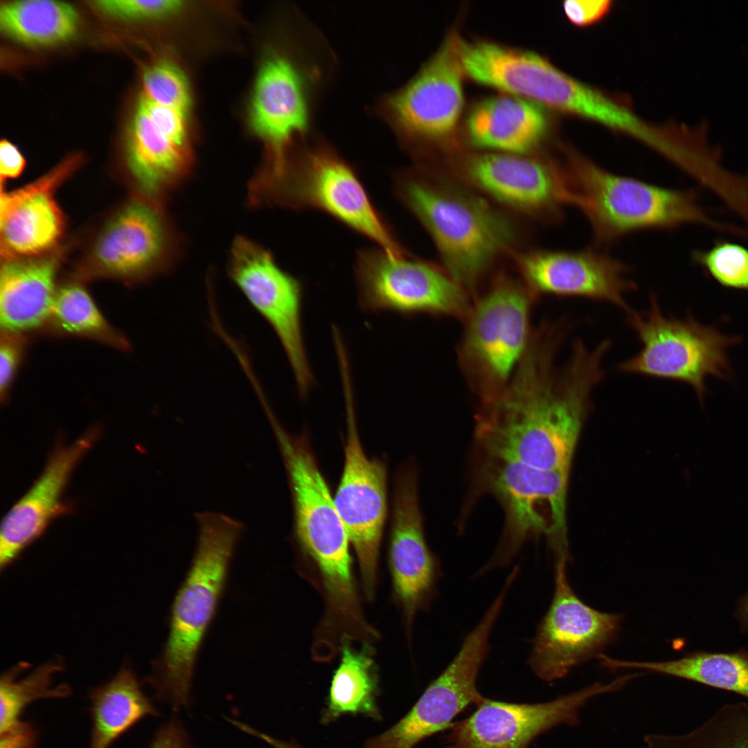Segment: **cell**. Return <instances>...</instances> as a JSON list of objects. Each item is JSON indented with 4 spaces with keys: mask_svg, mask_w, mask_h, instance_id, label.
<instances>
[{
    "mask_svg": "<svg viewBox=\"0 0 748 748\" xmlns=\"http://www.w3.org/2000/svg\"><path fill=\"white\" fill-rule=\"evenodd\" d=\"M143 89L142 93L153 101L189 111L188 82L182 70L170 60H159L145 69Z\"/></svg>",
    "mask_w": 748,
    "mask_h": 748,
    "instance_id": "obj_35",
    "label": "cell"
},
{
    "mask_svg": "<svg viewBox=\"0 0 748 748\" xmlns=\"http://www.w3.org/2000/svg\"><path fill=\"white\" fill-rule=\"evenodd\" d=\"M25 166V160L15 145L6 139L0 143V173L3 179L18 177Z\"/></svg>",
    "mask_w": 748,
    "mask_h": 748,
    "instance_id": "obj_42",
    "label": "cell"
},
{
    "mask_svg": "<svg viewBox=\"0 0 748 748\" xmlns=\"http://www.w3.org/2000/svg\"><path fill=\"white\" fill-rule=\"evenodd\" d=\"M694 256L720 284L748 291V249L723 242Z\"/></svg>",
    "mask_w": 748,
    "mask_h": 748,
    "instance_id": "obj_36",
    "label": "cell"
},
{
    "mask_svg": "<svg viewBox=\"0 0 748 748\" xmlns=\"http://www.w3.org/2000/svg\"><path fill=\"white\" fill-rule=\"evenodd\" d=\"M743 625L748 628V594L744 597L738 610Z\"/></svg>",
    "mask_w": 748,
    "mask_h": 748,
    "instance_id": "obj_44",
    "label": "cell"
},
{
    "mask_svg": "<svg viewBox=\"0 0 748 748\" xmlns=\"http://www.w3.org/2000/svg\"><path fill=\"white\" fill-rule=\"evenodd\" d=\"M544 107L592 120L651 148L660 138V130L650 127L627 108L558 69L553 76Z\"/></svg>",
    "mask_w": 748,
    "mask_h": 748,
    "instance_id": "obj_28",
    "label": "cell"
},
{
    "mask_svg": "<svg viewBox=\"0 0 748 748\" xmlns=\"http://www.w3.org/2000/svg\"><path fill=\"white\" fill-rule=\"evenodd\" d=\"M567 560H555L550 607L533 640L528 664L541 679L564 677L574 667L599 655L616 638L620 614L596 610L573 591L567 576Z\"/></svg>",
    "mask_w": 748,
    "mask_h": 748,
    "instance_id": "obj_13",
    "label": "cell"
},
{
    "mask_svg": "<svg viewBox=\"0 0 748 748\" xmlns=\"http://www.w3.org/2000/svg\"><path fill=\"white\" fill-rule=\"evenodd\" d=\"M179 247L177 234L163 214L148 203L135 202L100 234L94 263L98 274L139 278L172 264Z\"/></svg>",
    "mask_w": 748,
    "mask_h": 748,
    "instance_id": "obj_21",
    "label": "cell"
},
{
    "mask_svg": "<svg viewBox=\"0 0 748 748\" xmlns=\"http://www.w3.org/2000/svg\"><path fill=\"white\" fill-rule=\"evenodd\" d=\"M341 654L331 682L326 718H335L346 713H361L377 718V681L371 647L365 642L356 648L350 639L344 636Z\"/></svg>",
    "mask_w": 748,
    "mask_h": 748,
    "instance_id": "obj_32",
    "label": "cell"
},
{
    "mask_svg": "<svg viewBox=\"0 0 748 748\" xmlns=\"http://www.w3.org/2000/svg\"><path fill=\"white\" fill-rule=\"evenodd\" d=\"M475 470L477 495L495 497L504 511V526L484 572L510 562L526 540L544 535L555 559L568 558L566 500L569 474L542 470L480 452Z\"/></svg>",
    "mask_w": 748,
    "mask_h": 748,
    "instance_id": "obj_6",
    "label": "cell"
},
{
    "mask_svg": "<svg viewBox=\"0 0 748 748\" xmlns=\"http://www.w3.org/2000/svg\"><path fill=\"white\" fill-rule=\"evenodd\" d=\"M28 666V664L21 662L1 675L0 732L21 720V714L32 702L63 698L71 693L66 684L53 685L54 676L63 670L60 659H51L19 679V675Z\"/></svg>",
    "mask_w": 748,
    "mask_h": 748,
    "instance_id": "obj_33",
    "label": "cell"
},
{
    "mask_svg": "<svg viewBox=\"0 0 748 748\" xmlns=\"http://www.w3.org/2000/svg\"><path fill=\"white\" fill-rule=\"evenodd\" d=\"M643 741L645 748H748V704H725L692 731L649 734Z\"/></svg>",
    "mask_w": 748,
    "mask_h": 748,
    "instance_id": "obj_34",
    "label": "cell"
},
{
    "mask_svg": "<svg viewBox=\"0 0 748 748\" xmlns=\"http://www.w3.org/2000/svg\"><path fill=\"white\" fill-rule=\"evenodd\" d=\"M91 4L102 14L123 20L161 19L177 13L184 7V2L172 0L95 1Z\"/></svg>",
    "mask_w": 748,
    "mask_h": 748,
    "instance_id": "obj_37",
    "label": "cell"
},
{
    "mask_svg": "<svg viewBox=\"0 0 748 748\" xmlns=\"http://www.w3.org/2000/svg\"><path fill=\"white\" fill-rule=\"evenodd\" d=\"M79 16L71 4L51 0L8 1L0 8V28L11 39L32 47H49L71 40Z\"/></svg>",
    "mask_w": 748,
    "mask_h": 748,
    "instance_id": "obj_30",
    "label": "cell"
},
{
    "mask_svg": "<svg viewBox=\"0 0 748 748\" xmlns=\"http://www.w3.org/2000/svg\"><path fill=\"white\" fill-rule=\"evenodd\" d=\"M515 265L537 294L605 301L632 310L625 295L636 290L630 267L594 248L576 251L535 249L513 253Z\"/></svg>",
    "mask_w": 748,
    "mask_h": 748,
    "instance_id": "obj_19",
    "label": "cell"
},
{
    "mask_svg": "<svg viewBox=\"0 0 748 748\" xmlns=\"http://www.w3.org/2000/svg\"><path fill=\"white\" fill-rule=\"evenodd\" d=\"M250 199L256 204L320 209L373 240L388 254H404L355 171L325 144L305 148L293 161L288 158L281 172L256 188Z\"/></svg>",
    "mask_w": 748,
    "mask_h": 748,
    "instance_id": "obj_7",
    "label": "cell"
},
{
    "mask_svg": "<svg viewBox=\"0 0 748 748\" xmlns=\"http://www.w3.org/2000/svg\"><path fill=\"white\" fill-rule=\"evenodd\" d=\"M562 166L566 204L585 216L598 246L641 230L703 220L691 193L609 172L573 152Z\"/></svg>",
    "mask_w": 748,
    "mask_h": 748,
    "instance_id": "obj_4",
    "label": "cell"
},
{
    "mask_svg": "<svg viewBox=\"0 0 748 748\" xmlns=\"http://www.w3.org/2000/svg\"><path fill=\"white\" fill-rule=\"evenodd\" d=\"M96 432L57 449L42 474L6 515L1 524L0 567L7 568L46 528L60 510L65 485L82 456L91 447Z\"/></svg>",
    "mask_w": 748,
    "mask_h": 748,
    "instance_id": "obj_23",
    "label": "cell"
},
{
    "mask_svg": "<svg viewBox=\"0 0 748 748\" xmlns=\"http://www.w3.org/2000/svg\"><path fill=\"white\" fill-rule=\"evenodd\" d=\"M54 258L6 260L0 276L1 331L43 332L58 287Z\"/></svg>",
    "mask_w": 748,
    "mask_h": 748,
    "instance_id": "obj_25",
    "label": "cell"
},
{
    "mask_svg": "<svg viewBox=\"0 0 748 748\" xmlns=\"http://www.w3.org/2000/svg\"><path fill=\"white\" fill-rule=\"evenodd\" d=\"M463 130L465 141L477 150L533 154L547 139L550 121L542 105L499 92L472 105Z\"/></svg>",
    "mask_w": 748,
    "mask_h": 748,
    "instance_id": "obj_22",
    "label": "cell"
},
{
    "mask_svg": "<svg viewBox=\"0 0 748 748\" xmlns=\"http://www.w3.org/2000/svg\"><path fill=\"white\" fill-rule=\"evenodd\" d=\"M563 337L543 332L515 377L477 418L479 452L542 470L569 473L595 388L605 375V356L578 343L565 365L553 367Z\"/></svg>",
    "mask_w": 748,
    "mask_h": 748,
    "instance_id": "obj_1",
    "label": "cell"
},
{
    "mask_svg": "<svg viewBox=\"0 0 748 748\" xmlns=\"http://www.w3.org/2000/svg\"><path fill=\"white\" fill-rule=\"evenodd\" d=\"M357 300L366 312L462 314L467 308L463 287L426 261L367 250L355 266Z\"/></svg>",
    "mask_w": 748,
    "mask_h": 748,
    "instance_id": "obj_12",
    "label": "cell"
},
{
    "mask_svg": "<svg viewBox=\"0 0 748 748\" xmlns=\"http://www.w3.org/2000/svg\"><path fill=\"white\" fill-rule=\"evenodd\" d=\"M562 7L571 23L578 26H586L602 19L609 11L612 1L568 0L564 1Z\"/></svg>",
    "mask_w": 748,
    "mask_h": 748,
    "instance_id": "obj_39",
    "label": "cell"
},
{
    "mask_svg": "<svg viewBox=\"0 0 748 748\" xmlns=\"http://www.w3.org/2000/svg\"><path fill=\"white\" fill-rule=\"evenodd\" d=\"M458 150L449 153L452 166L472 188L544 222H559L563 217L561 165L534 154Z\"/></svg>",
    "mask_w": 748,
    "mask_h": 748,
    "instance_id": "obj_14",
    "label": "cell"
},
{
    "mask_svg": "<svg viewBox=\"0 0 748 748\" xmlns=\"http://www.w3.org/2000/svg\"><path fill=\"white\" fill-rule=\"evenodd\" d=\"M504 600L497 597L482 620L464 639L458 652L427 688L411 710L397 724L371 738L364 748H412L422 739L447 727L471 704L483 698L476 686L489 650V636Z\"/></svg>",
    "mask_w": 748,
    "mask_h": 748,
    "instance_id": "obj_11",
    "label": "cell"
},
{
    "mask_svg": "<svg viewBox=\"0 0 748 748\" xmlns=\"http://www.w3.org/2000/svg\"><path fill=\"white\" fill-rule=\"evenodd\" d=\"M271 53L256 78L250 106V123L267 144L269 161L263 170L274 173L285 164L294 139L310 127L315 87L321 71L307 60Z\"/></svg>",
    "mask_w": 748,
    "mask_h": 748,
    "instance_id": "obj_17",
    "label": "cell"
},
{
    "mask_svg": "<svg viewBox=\"0 0 748 748\" xmlns=\"http://www.w3.org/2000/svg\"><path fill=\"white\" fill-rule=\"evenodd\" d=\"M257 736L260 738L261 739L264 740L265 742L270 744L271 746H273L275 748H303V747H301V746H299L298 745H296L294 743H291V742H285V741H282V740L276 739V738H274L273 737H270V736H269L267 735L261 733L260 732H258L257 733Z\"/></svg>",
    "mask_w": 748,
    "mask_h": 748,
    "instance_id": "obj_43",
    "label": "cell"
},
{
    "mask_svg": "<svg viewBox=\"0 0 748 748\" xmlns=\"http://www.w3.org/2000/svg\"><path fill=\"white\" fill-rule=\"evenodd\" d=\"M631 677L626 675L596 682L552 701L513 704L486 698L467 718L454 726L449 748H528L540 734L560 724L576 726L580 709L594 697L616 692Z\"/></svg>",
    "mask_w": 748,
    "mask_h": 748,
    "instance_id": "obj_18",
    "label": "cell"
},
{
    "mask_svg": "<svg viewBox=\"0 0 748 748\" xmlns=\"http://www.w3.org/2000/svg\"><path fill=\"white\" fill-rule=\"evenodd\" d=\"M648 307L627 314V322L642 348L617 368L625 373L677 380L689 384L699 400L704 398L709 376L728 379V350L740 341L706 326L692 317L679 319L665 315L652 294Z\"/></svg>",
    "mask_w": 748,
    "mask_h": 748,
    "instance_id": "obj_8",
    "label": "cell"
},
{
    "mask_svg": "<svg viewBox=\"0 0 748 748\" xmlns=\"http://www.w3.org/2000/svg\"><path fill=\"white\" fill-rule=\"evenodd\" d=\"M89 699L92 720L90 748H109L140 720L158 715L127 666H123L109 681L93 688Z\"/></svg>",
    "mask_w": 748,
    "mask_h": 748,
    "instance_id": "obj_27",
    "label": "cell"
},
{
    "mask_svg": "<svg viewBox=\"0 0 748 748\" xmlns=\"http://www.w3.org/2000/svg\"><path fill=\"white\" fill-rule=\"evenodd\" d=\"M74 166L73 160L67 161L26 187L1 193V247L5 258L36 254L55 243L63 220L51 190Z\"/></svg>",
    "mask_w": 748,
    "mask_h": 748,
    "instance_id": "obj_24",
    "label": "cell"
},
{
    "mask_svg": "<svg viewBox=\"0 0 748 748\" xmlns=\"http://www.w3.org/2000/svg\"><path fill=\"white\" fill-rule=\"evenodd\" d=\"M389 560L395 594L410 625L434 595L439 569L424 533L418 472L409 464L398 472L393 498Z\"/></svg>",
    "mask_w": 748,
    "mask_h": 748,
    "instance_id": "obj_20",
    "label": "cell"
},
{
    "mask_svg": "<svg viewBox=\"0 0 748 748\" xmlns=\"http://www.w3.org/2000/svg\"><path fill=\"white\" fill-rule=\"evenodd\" d=\"M270 423L287 474L296 539L319 571L328 605L349 607L357 600L350 542L334 498L307 438L287 433L276 418Z\"/></svg>",
    "mask_w": 748,
    "mask_h": 748,
    "instance_id": "obj_5",
    "label": "cell"
},
{
    "mask_svg": "<svg viewBox=\"0 0 748 748\" xmlns=\"http://www.w3.org/2000/svg\"><path fill=\"white\" fill-rule=\"evenodd\" d=\"M528 301L522 287L501 279L472 312L463 357L485 402L499 395L522 357L528 335Z\"/></svg>",
    "mask_w": 748,
    "mask_h": 748,
    "instance_id": "obj_16",
    "label": "cell"
},
{
    "mask_svg": "<svg viewBox=\"0 0 748 748\" xmlns=\"http://www.w3.org/2000/svg\"><path fill=\"white\" fill-rule=\"evenodd\" d=\"M198 533L188 573L172 606L169 636L149 682L173 709L185 706L196 657L214 615L244 525L225 514H195Z\"/></svg>",
    "mask_w": 748,
    "mask_h": 748,
    "instance_id": "obj_2",
    "label": "cell"
},
{
    "mask_svg": "<svg viewBox=\"0 0 748 748\" xmlns=\"http://www.w3.org/2000/svg\"><path fill=\"white\" fill-rule=\"evenodd\" d=\"M229 273L274 330L287 355L299 394L306 397L314 377L303 335L301 283L281 269L267 251L244 238L233 244Z\"/></svg>",
    "mask_w": 748,
    "mask_h": 748,
    "instance_id": "obj_10",
    "label": "cell"
},
{
    "mask_svg": "<svg viewBox=\"0 0 748 748\" xmlns=\"http://www.w3.org/2000/svg\"><path fill=\"white\" fill-rule=\"evenodd\" d=\"M347 436L334 501L358 559L364 588L372 597L387 515V467L365 454L357 432L350 386H344Z\"/></svg>",
    "mask_w": 748,
    "mask_h": 748,
    "instance_id": "obj_15",
    "label": "cell"
},
{
    "mask_svg": "<svg viewBox=\"0 0 748 748\" xmlns=\"http://www.w3.org/2000/svg\"><path fill=\"white\" fill-rule=\"evenodd\" d=\"M609 670L632 668L679 677L738 693L748 699V652H697L666 661H630L603 655Z\"/></svg>",
    "mask_w": 748,
    "mask_h": 748,
    "instance_id": "obj_29",
    "label": "cell"
},
{
    "mask_svg": "<svg viewBox=\"0 0 748 748\" xmlns=\"http://www.w3.org/2000/svg\"><path fill=\"white\" fill-rule=\"evenodd\" d=\"M453 29L409 82L383 96L378 110L399 139L411 148H458L464 110L463 78Z\"/></svg>",
    "mask_w": 748,
    "mask_h": 748,
    "instance_id": "obj_9",
    "label": "cell"
},
{
    "mask_svg": "<svg viewBox=\"0 0 748 748\" xmlns=\"http://www.w3.org/2000/svg\"><path fill=\"white\" fill-rule=\"evenodd\" d=\"M150 748H191L181 724L175 719L162 726L157 732Z\"/></svg>",
    "mask_w": 748,
    "mask_h": 748,
    "instance_id": "obj_41",
    "label": "cell"
},
{
    "mask_svg": "<svg viewBox=\"0 0 748 748\" xmlns=\"http://www.w3.org/2000/svg\"><path fill=\"white\" fill-rule=\"evenodd\" d=\"M42 333L87 339L123 351L130 348L127 337L109 323L87 290L77 283L58 287Z\"/></svg>",
    "mask_w": 748,
    "mask_h": 748,
    "instance_id": "obj_31",
    "label": "cell"
},
{
    "mask_svg": "<svg viewBox=\"0 0 748 748\" xmlns=\"http://www.w3.org/2000/svg\"><path fill=\"white\" fill-rule=\"evenodd\" d=\"M397 189L463 288L474 287L501 255L514 252L513 222L480 195L420 172L403 174Z\"/></svg>",
    "mask_w": 748,
    "mask_h": 748,
    "instance_id": "obj_3",
    "label": "cell"
},
{
    "mask_svg": "<svg viewBox=\"0 0 748 748\" xmlns=\"http://www.w3.org/2000/svg\"><path fill=\"white\" fill-rule=\"evenodd\" d=\"M37 732L30 722L19 720L0 732V748H36Z\"/></svg>",
    "mask_w": 748,
    "mask_h": 748,
    "instance_id": "obj_40",
    "label": "cell"
},
{
    "mask_svg": "<svg viewBox=\"0 0 748 748\" xmlns=\"http://www.w3.org/2000/svg\"><path fill=\"white\" fill-rule=\"evenodd\" d=\"M130 170L141 189L154 197L172 188L188 173L192 161L190 140L158 127L138 105L126 136Z\"/></svg>",
    "mask_w": 748,
    "mask_h": 748,
    "instance_id": "obj_26",
    "label": "cell"
},
{
    "mask_svg": "<svg viewBox=\"0 0 748 748\" xmlns=\"http://www.w3.org/2000/svg\"><path fill=\"white\" fill-rule=\"evenodd\" d=\"M29 337L26 335L1 331L0 336V399L9 398L17 373L24 359Z\"/></svg>",
    "mask_w": 748,
    "mask_h": 748,
    "instance_id": "obj_38",
    "label": "cell"
}]
</instances>
